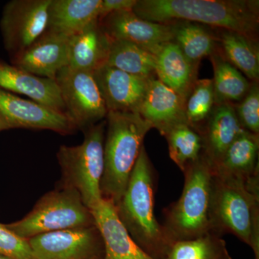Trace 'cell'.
Listing matches in <instances>:
<instances>
[{
	"label": "cell",
	"instance_id": "1",
	"mask_svg": "<svg viewBox=\"0 0 259 259\" xmlns=\"http://www.w3.org/2000/svg\"><path fill=\"white\" fill-rule=\"evenodd\" d=\"M133 12L153 23L192 22L258 40V0H137Z\"/></svg>",
	"mask_w": 259,
	"mask_h": 259
},
{
	"label": "cell",
	"instance_id": "2",
	"mask_svg": "<svg viewBox=\"0 0 259 259\" xmlns=\"http://www.w3.org/2000/svg\"><path fill=\"white\" fill-rule=\"evenodd\" d=\"M156 175L144 146L125 192L115 204L117 218L130 236L154 259H164L172 243L154 214Z\"/></svg>",
	"mask_w": 259,
	"mask_h": 259
},
{
	"label": "cell",
	"instance_id": "3",
	"mask_svg": "<svg viewBox=\"0 0 259 259\" xmlns=\"http://www.w3.org/2000/svg\"><path fill=\"white\" fill-rule=\"evenodd\" d=\"M183 173L182 195L163 210L162 226L172 244L213 233L214 171L212 165L202 155Z\"/></svg>",
	"mask_w": 259,
	"mask_h": 259
},
{
	"label": "cell",
	"instance_id": "4",
	"mask_svg": "<svg viewBox=\"0 0 259 259\" xmlns=\"http://www.w3.org/2000/svg\"><path fill=\"white\" fill-rule=\"evenodd\" d=\"M104 141L102 198L114 205L118 202L144 146V140L152 127L139 112H108Z\"/></svg>",
	"mask_w": 259,
	"mask_h": 259
},
{
	"label": "cell",
	"instance_id": "5",
	"mask_svg": "<svg viewBox=\"0 0 259 259\" xmlns=\"http://www.w3.org/2000/svg\"><path fill=\"white\" fill-rule=\"evenodd\" d=\"M213 233L234 235L259 258V184L214 174Z\"/></svg>",
	"mask_w": 259,
	"mask_h": 259
},
{
	"label": "cell",
	"instance_id": "6",
	"mask_svg": "<svg viewBox=\"0 0 259 259\" xmlns=\"http://www.w3.org/2000/svg\"><path fill=\"white\" fill-rule=\"evenodd\" d=\"M106 120L84 131L82 144L61 146L57 153L61 170L59 186L76 190L90 209L102 198L101 181L104 171V141Z\"/></svg>",
	"mask_w": 259,
	"mask_h": 259
},
{
	"label": "cell",
	"instance_id": "7",
	"mask_svg": "<svg viewBox=\"0 0 259 259\" xmlns=\"http://www.w3.org/2000/svg\"><path fill=\"white\" fill-rule=\"evenodd\" d=\"M5 225L18 236L28 240L44 233L96 224L91 209L83 203L79 194L72 189L59 186L44 194L25 217Z\"/></svg>",
	"mask_w": 259,
	"mask_h": 259
},
{
	"label": "cell",
	"instance_id": "8",
	"mask_svg": "<svg viewBox=\"0 0 259 259\" xmlns=\"http://www.w3.org/2000/svg\"><path fill=\"white\" fill-rule=\"evenodd\" d=\"M55 80L65 115L76 129L89 128L106 118L107 109L93 72L63 68Z\"/></svg>",
	"mask_w": 259,
	"mask_h": 259
},
{
	"label": "cell",
	"instance_id": "9",
	"mask_svg": "<svg viewBox=\"0 0 259 259\" xmlns=\"http://www.w3.org/2000/svg\"><path fill=\"white\" fill-rule=\"evenodd\" d=\"M51 0H13L5 5L0 30L5 49L12 58L18 55L47 30Z\"/></svg>",
	"mask_w": 259,
	"mask_h": 259
},
{
	"label": "cell",
	"instance_id": "10",
	"mask_svg": "<svg viewBox=\"0 0 259 259\" xmlns=\"http://www.w3.org/2000/svg\"><path fill=\"white\" fill-rule=\"evenodd\" d=\"M28 241L33 259H103L105 255L96 225L44 233Z\"/></svg>",
	"mask_w": 259,
	"mask_h": 259
},
{
	"label": "cell",
	"instance_id": "11",
	"mask_svg": "<svg viewBox=\"0 0 259 259\" xmlns=\"http://www.w3.org/2000/svg\"><path fill=\"white\" fill-rule=\"evenodd\" d=\"M15 128L49 130L61 135L76 130L65 114L0 88V132Z\"/></svg>",
	"mask_w": 259,
	"mask_h": 259
},
{
	"label": "cell",
	"instance_id": "12",
	"mask_svg": "<svg viewBox=\"0 0 259 259\" xmlns=\"http://www.w3.org/2000/svg\"><path fill=\"white\" fill-rule=\"evenodd\" d=\"M99 20L112 40L131 42L151 54L159 46L174 39L172 24L148 21L133 10L111 13Z\"/></svg>",
	"mask_w": 259,
	"mask_h": 259
},
{
	"label": "cell",
	"instance_id": "13",
	"mask_svg": "<svg viewBox=\"0 0 259 259\" xmlns=\"http://www.w3.org/2000/svg\"><path fill=\"white\" fill-rule=\"evenodd\" d=\"M93 75L108 112H138L152 79L128 74L107 64L94 71Z\"/></svg>",
	"mask_w": 259,
	"mask_h": 259
},
{
	"label": "cell",
	"instance_id": "14",
	"mask_svg": "<svg viewBox=\"0 0 259 259\" xmlns=\"http://www.w3.org/2000/svg\"><path fill=\"white\" fill-rule=\"evenodd\" d=\"M69 37L44 32L30 47L12 58L13 65L30 74L54 79L69 64Z\"/></svg>",
	"mask_w": 259,
	"mask_h": 259
},
{
	"label": "cell",
	"instance_id": "15",
	"mask_svg": "<svg viewBox=\"0 0 259 259\" xmlns=\"http://www.w3.org/2000/svg\"><path fill=\"white\" fill-rule=\"evenodd\" d=\"M185 100L157 78H152L139 109V115L161 136L186 121Z\"/></svg>",
	"mask_w": 259,
	"mask_h": 259
},
{
	"label": "cell",
	"instance_id": "16",
	"mask_svg": "<svg viewBox=\"0 0 259 259\" xmlns=\"http://www.w3.org/2000/svg\"><path fill=\"white\" fill-rule=\"evenodd\" d=\"M91 211L103 238V259H154L130 236L117 218L112 202L102 199Z\"/></svg>",
	"mask_w": 259,
	"mask_h": 259
},
{
	"label": "cell",
	"instance_id": "17",
	"mask_svg": "<svg viewBox=\"0 0 259 259\" xmlns=\"http://www.w3.org/2000/svg\"><path fill=\"white\" fill-rule=\"evenodd\" d=\"M245 132L246 131L237 117L234 105L223 103L214 105L200 132L203 141V155L213 168L233 141Z\"/></svg>",
	"mask_w": 259,
	"mask_h": 259
},
{
	"label": "cell",
	"instance_id": "18",
	"mask_svg": "<svg viewBox=\"0 0 259 259\" xmlns=\"http://www.w3.org/2000/svg\"><path fill=\"white\" fill-rule=\"evenodd\" d=\"M0 88L10 93L26 95L32 101L65 114L56 80L35 76L0 61Z\"/></svg>",
	"mask_w": 259,
	"mask_h": 259
},
{
	"label": "cell",
	"instance_id": "19",
	"mask_svg": "<svg viewBox=\"0 0 259 259\" xmlns=\"http://www.w3.org/2000/svg\"><path fill=\"white\" fill-rule=\"evenodd\" d=\"M112 40L99 19L69 37V64L71 69L94 72L106 64Z\"/></svg>",
	"mask_w": 259,
	"mask_h": 259
},
{
	"label": "cell",
	"instance_id": "20",
	"mask_svg": "<svg viewBox=\"0 0 259 259\" xmlns=\"http://www.w3.org/2000/svg\"><path fill=\"white\" fill-rule=\"evenodd\" d=\"M152 54L157 79L178 94L185 102L198 79L199 67L191 64L174 41L162 44Z\"/></svg>",
	"mask_w": 259,
	"mask_h": 259
},
{
	"label": "cell",
	"instance_id": "21",
	"mask_svg": "<svg viewBox=\"0 0 259 259\" xmlns=\"http://www.w3.org/2000/svg\"><path fill=\"white\" fill-rule=\"evenodd\" d=\"M102 0H51L46 31L72 36L100 17Z\"/></svg>",
	"mask_w": 259,
	"mask_h": 259
},
{
	"label": "cell",
	"instance_id": "22",
	"mask_svg": "<svg viewBox=\"0 0 259 259\" xmlns=\"http://www.w3.org/2000/svg\"><path fill=\"white\" fill-rule=\"evenodd\" d=\"M259 136L245 132L227 149L213 169L214 174L259 184Z\"/></svg>",
	"mask_w": 259,
	"mask_h": 259
},
{
	"label": "cell",
	"instance_id": "23",
	"mask_svg": "<svg viewBox=\"0 0 259 259\" xmlns=\"http://www.w3.org/2000/svg\"><path fill=\"white\" fill-rule=\"evenodd\" d=\"M218 31L216 36L223 57L242 71L250 81H258V40L230 30L218 29Z\"/></svg>",
	"mask_w": 259,
	"mask_h": 259
},
{
	"label": "cell",
	"instance_id": "24",
	"mask_svg": "<svg viewBox=\"0 0 259 259\" xmlns=\"http://www.w3.org/2000/svg\"><path fill=\"white\" fill-rule=\"evenodd\" d=\"M173 25L174 39L191 64L199 67L204 57H209L218 49L217 36L207 27L188 21H177Z\"/></svg>",
	"mask_w": 259,
	"mask_h": 259
},
{
	"label": "cell",
	"instance_id": "25",
	"mask_svg": "<svg viewBox=\"0 0 259 259\" xmlns=\"http://www.w3.org/2000/svg\"><path fill=\"white\" fill-rule=\"evenodd\" d=\"M209 58L214 71L212 82L215 105H235L241 102L249 90L251 81L223 57L219 47Z\"/></svg>",
	"mask_w": 259,
	"mask_h": 259
},
{
	"label": "cell",
	"instance_id": "26",
	"mask_svg": "<svg viewBox=\"0 0 259 259\" xmlns=\"http://www.w3.org/2000/svg\"><path fill=\"white\" fill-rule=\"evenodd\" d=\"M163 136L168 143L170 158L182 172L203 155L202 135L187 122L174 125Z\"/></svg>",
	"mask_w": 259,
	"mask_h": 259
},
{
	"label": "cell",
	"instance_id": "27",
	"mask_svg": "<svg viewBox=\"0 0 259 259\" xmlns=\"http://www.w3.org/2000/svg\"><path fill=\"white\" fill-rule=\"evenodd\" d=\"M106 64L136 76L156 77L153 54L123 40H112Z\"/></svg>",
	"mask_w": 259,
	"mask_h": 259
},
{
	"label": "cell",
	"instance_id": "28",
	"mask_svg": "<svg viewBox=\"0 0 259 259\" xmlns=\"http://www.w3.org/2000/svg\"><path fill=\"white\" fill-rule=\"evenodd\" d=\"M164 259H232L222 236L209 233L172 244Z\"/></svg>",
	"mask_w": 259,
	"mask_h": 259
},
{
	"label": "cell",
	"instance_id": "29",
	"mask_svg": "<svg viewBox=\"0 0 259 259\" xmlns=\"http://www.w3.org/2000/svg\"><path fill=\"white\" fill-rule=\"evenodd\" d=\"M214 105L212 79H197L185 100V115L187 123L200 133Z\"/></svg>",
	"mask_w": 259,
	"mask_h": 259
},
{
	"label": "cell",
	"instance_id": "30",
	"mask_svg": "<svg viewBox=\"0 0 259 259\" xmlns=\"http://www.w3.org/2000/svg\"><path fill=\"white\" fill-rule=\"evenodd\" d=\"M234 108L243 129L259 136L258 81H251L248 93L241 102L235 104Z\"/></svg>",
	"mask_w": 259,
	"mask_h": 259
},
{
	"label": "cell",
	"instance_id": "31",
	"mask_svg": "<svg viewBox=\"0 0 259 259\" xmlns=\"http://www.w3.org/2000/svg\"><path fill=\"white\" fill-rule=\"evenodd\" d=\"M0 255L8 259H33L28 239L0 223Z\"/></svg>",
	"mask_w": 259,
	"mask_h": 259
},
{
	"label": "cell",
	"instance_id": "32",
	"mask_svg": "<svg viewBox=\"0 0 259 259\" xmlns=\"http://www.w3.org/2000/svg\"><path fill=\"white\" fill-rule=\"evenodd\" d=\"M137 0H102L99 19L111 13L133 10Z\"/></svg>",
	"mask_w": 259,
	"mask_h": 259
},
{
	"label": "cell",
	"instance_id": "33",
	"mask_svg": "<svg viewBox=\"0 0 259 259\" xmlns=\"http://www.w3.org/2000/svg\"><path fill=\"white\" fill-rule=\"evenodd\" d=\"M0 259H8V258H5V257L1 256V255H0Z\"/></svg>",
	"mask_w": 259,
	"mask_h": 259
},
{
	"label": "cell",
	"instance_id": "34",
	"mask_svg": "<svg viewBox=\"0 0 259 259\" xmlns=\"http://www.w3.org/2000/svg\"><path fill=\"white\" fill-rule=\"evenodd\" d=\"M255 259H259V258H255Z\"/></svg>",
	"mask_w": 259,
	"mask_h": 259
}]
</instances>
